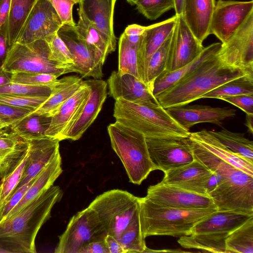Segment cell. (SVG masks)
<instances>
[{
    "mask_svg": "<svg viewBox=\"0 0 253 253\" xmlns=\"http://www.w3.org/2000/svg\"><path fill=\"white\" fill-rule=\"evenodd\" d=\"M251 73L253 66L244 65L235 49L222 43L216 53L155 97L166 109L187 105L218 86Z\"/></svg>",
    "mask_w": 253,
    "mask_h": 253,
    "instance_id": "cell-1",
    "label": "cell"
},
{
    "mask_svg": "<svg viewBox=\"0 0 253 253\" xmlns=\"http://www.w3.org/2000/svg\"><path fill=\"white\" fill-rule=\"evenodd\" d=\"M188 139L194 159L215 177V185L208 195L217 210L253 214V176L219 158L193 139Z\"/></svg>",
    "mask_w": 253,
    "mask_h": 253,
    "instance_id": "cell-2",
    "label": "cell"
},
{
    "mask_svg": "<svg viewBox=\"0 0 253 253\" xmlns=\"http://www.w3.org/2000/svg\"><path fill=\"white\" fill-rule=\"evenodd\" d=\"M58 186L52 185L25 206L13 217L0 222V248L8 253H36L35 239L62 198Z\"/></svg>",
    "mask_w": 253,
    "mask_h": 253,
    "instance_id": "cell-3",
    "label": "cell"
},
{
    "mask_svg": "<svg viewBox=\"0 0 253 253\" xmlns=\"http://www.w3.org/2000/svg\"><path fill=\"white\" fill-rule=\"evenodd\" d=\"M116 121L143 134L146 138L188 137L190 132L181 126L161 105L137 104L115 100Z\"/></svg>",
    "mask_w": 253,
    "mask_h": 253,
    "instance_id": "cell-4",
    "label": "cell"
},
{
    "mask_svg": "<svg viewBox=\"0 0 253 253\" xmlns=\"http://www.w3.org/2000/svg\"><path fill=\"white\" fill-rule=\"evenodd\" d=\"M216 209L186 210L155 204L139 198V218L145 238L153 235H189L195 225Z\"/></svg>",
    "mask_w": 253,
    "mask_h": 253,
    "instance_id": "cell-5",
    "label": "cell"
},
{
    "mask_svg": "<svg viewBox=\"0 0 253 253\" xmlns=\"http://www.w3.org/2000/svg\"><path fill=\"white\" fill-rule=\"evenodd\" d=\"M252 216L233 211H215L197 223L190 235L180 237L178 243L184 248L227 253L228 236Z\"/></svg>",
    "mask_w": 253,
    "mask_h": 253,
    "instance_id": "cell-6",
    "label": "cell"
},
{
    "mask_svg": "<svg viewBox=\"0 0 253 253\" xmlns=\"http://www.w3.org/2000/svg\"><path fill=\"white\" fill-rule=\"evenodd\" d=\"M111 146L121 160L129 182L140 185L157 170L152 162L146 137L140 132L118 122L107 127Z\"/></svg>",
    "mask_w": 253,
    "mask_h": 253,
    "instance_id": "cell-7",
    "label": "cell"
},
{
    "mask_svg": "<svg viewBox=\"0 0 253 253\" xmlns=\"http://www.w3.org/2000/svg\"><path fill=\"white\" fill-rule=\"evenodd\" d=\"M88 207L96 213L106 234L118 241L129 224L139 216V198L120 189L103 193Z\"/></svg>",
    "mask_w": 253,
    "mask_h": 253,
    "instance_id": "cell-8",
    "label": "cell"
},
{
    "mask_svg": "<svg viewBox=\"0 0 253 253\" xmlns=\"http://www.w3.org/2000/svg\"><path fill=\"white\" fill-rule=\"evenodd\" d=\"M2 68L9 74L35 72L53 74L59 77L69 73L50 59V49L44 40L27 44L13 43L9 46Z\"/></svg>",
    "mask_w": 253,
    "mask_h": 253,
    "instance_id": "cell-9",
    "label": "cell"
},
{
    "mask_svg": "<svg viewBox=\"0 0 253 253\" xmlns=\"http://www.w3.org/2000/svg\"><path fill=\"white\" fill-rule=\"evenodd\" d=\"M106 235L96 213L88 206L71 218L54 253H79L88 243L104 240Z\"/></svg>",
    "mask_w": 253,
    "mask_h": 253,
    "instance_id": "cell-10",
    "label": "cell"
},
{
    "mask_svg": "<svg viewBox=\"0 0 253 253\" xmlns=\"http://www.w3.org/2000/svg\"><path fill=\"white\" fill-rule=\"evenodd\" d=\"M150 159L157 170H167L194 160L188 137L146 138Z\"/></svg>",
    "mask_w": 253,
    "mask_h": 253,
    "instance_id": "cell-11",
    "label": "cell"
},
{
    "mask_svg": "<svg viewBox=\"0 0 253 253\" xmlns=\"http://www.w3.org/2000/svg\"><path fill=\"white\" fill-rule=\"evenodd\" d=\"M253 13V0H218L215 3L210 27L221 43L227 42Z\"/></svg>",
    "mask_w": 253,
    "mask_h": 253,
    "instance_id": "cell-12",
    "label": "cell"
},
{
    "mask_svg": "<svg viewBox=\"0 0 253 253\" xmlns=\"http://www.w3.org/2000/svg\"><path fill=\"white\" fill-rule=\"evenodd\" d=\"M160 184L175 186L190 192L209 196L215 186L214 173L205 165L195 160L182 166L169 169Z\"/></svg>",
    "mask_w": 253,
    "mask_h": 253,
    "instance_id": "cell-13",
    "label": "cell"
},
{
    "mask_svg": "<svg viewBox=\"0 0 253 253\" xmlns=\"http://www.w3.org/2000/svg\"><path fill=\"white\" fill-rule=\"evenodd\" d=\"M62 22L49 0H39L27 17L15 42L27 44L55 33Z\"/></svg>",
    "mask_w": 253,
    "mask_h": 253,
    "instance_id": "cell-14",
    "label": "cell"
},
{
    "mask_svg": "<svg viewBox=\"0 0 253 253\" xmlns=\"http://www.w3.org/2000/svg\"><path fill=\"white\" fill-rule=\"evenodd\" d=\"M76 26L63 25L57 32L69 49L75 65L71 72L79 73L83 77H91L101 79L103 76L104 62L86 45L78 36Z\"/></svg>",
    "mask_w": 253,
    "mask_h": 253,
    "instance_id": "cell-15",
    "label": "cell"
},
{
    "mask_svg": "<svg viewBox=\"0 0 253 253\" xmlns=\"http://www.w3.org/2000/svg\"><path fill=\"white\" fill-rule=\"evenodd\" d=\"M145 197L155 204L173 208L217 210L212 199L209 196L160 183L150 186Z\"/></svg>",
    "mask_w": 253,
    "mask_h": 253,
    "instance_id": "cell-16",
    "label": "cell"
},
{
    "mask_svg": "<svg viewBox=\"0 0 253 253\" xmlns=\"http://www.w3.org/2000/svg\"><path fill=\"white\" fill-rule=\"evenodd\" d=\"M204 47L195 37L182 15L177 16L169 45L165 71L180 68L194 60Z\"/></svg>",
    "mask_w": 253,
    "mask_h": 253,
    "instance_id": "cell-17",
    "label": "cell"
},
{
    "mask_svg": "<svg viewBox=\"0 0 253 253\" xmlns=\"http://www.w3.org/2000/svg\"><path fill=\"white\" fill-rule=\"evenodd\" d=\"M84 82L89 87V96L76 121L64 135L63 140H79L94 122L107 98L106 82L93 79Z\"/></svg>",
    "mask_w": 253,
    "mask_h": 253,
    "instance_id": "cell-18",
    "label": "cell"
},
{
    "mask_svg": "<svg viewBox=\"0 0 253 253\" xmlns=\"http://www.w3.org/2000/svg\"><path fill=\"white\" fill-rule=\"evenodd\" d=\"M109 94L115 100H125L141 104L160 105L152 91L141 81L129 74H120L113 71L107 82Z\"/></svg>",
    "mask_w": 253,
    "mask_h": 253,
    "instance_id": "cell-19",
    "label": "cell"
},
{
    "mask_svg": "<svg viewBox=\"0 0 253 253\" xmlns=\"http://www.w3.org/2000/svg\"><path fill=\"white\" fill-rule=\"evenodd\" d=\"M177 19V16L175 15L165 21L147 26L141 36L137 50V67L139 79L145 84L149 59L173 31Z\"/></svg>",
    "mask_w": 253,
    "mask_h": 253,
    "instance_id": "cell-20",
    "label": "cell"
},
{
    "mask_svg": "<svg viewBox=\"0 0 253 253\" xmlns=\"http://www.w3.org/2000/svg\"><path fill=\"white\" fill-rule=\"evenodd\" d=\"M27 140L29 148L21 177L14 189L7 198L36 177L59 151V141L58 140L48 137Z\"/></svg>",
    "mask_w": 253,
    "mask_h": 253,
    "instance_id": "cell-21",
    "label": "cell"
},
{
    "mask_svg": "<svg viewBox=\"0 0 253 253\" xmlns=\"http://www.w3.org/2000/svg\"><path fill=\"white\" fill-rule=\"evenodd\" d=\"M89 92V87L84 81L81 88L51 116L50 123L45 133L47 137L58 141L63 140L64 135L79 116Z\"/></svg>",
    "mask_w": 253,
    "mask_h": 253,
    "instance_id": "cell-22",
    "label": "cell"
},
{
    "mask_svg": "<svg viewBox=\"0 0 253 253\" xmlns=\"http://www.w3.org/2000/svg\"><path fill=\"white\" fill-rule=\"evenodd\" d=\"M173 118L188 130L197 124L210 123L221 126L222 121L236 116V110L228 107L195 105L167 109Z\"/></svg>",
    "mask_w": 253,
    "mask_h": 253,
    "instance_id": "cell-23",
    "label": "cell"
},
{
    "mask_svg": "<svg viewBox=\"0 0 253 253\" xmlns=\"http://www.w3.org/2000/svg\"><path fill=\"white\" fill-rule=\"evenodd\" d=\"M117 0H81L79 8L93 22L115 51L116 37L114 31V11Z\"/></svg>",
    "mask_w": 253,
    "mask_h": 253,
    "instance_id": "cell-24",
    "label": "cell"
},
{
    "mask_svg": "<svg viewBox=\"0 0 253 253\" xmlns=\"http://www.w3.org/2000/svg\"><path fill=\"white\" fill-rule=\"evenodd\" d=\"M214 0H184L182 16L197 40L203 43L210 35Z\"/></svg>",
    "mask_w": 253,
    "mask_h": 253,
    "instance_id": "cell-25",
    "label": "cell"
},
{
    "mask_svg": "<svg viewBox=\"0 0 253 253\" xmlns=\"http://www.w3.org/2000/svg\"><path fill=\"white\" fill-rule=\"evenodd\" d=\"M61 161L59 151L37 176L21 200L4 220L13 217L25 206L53 185L54 182L62 172Z\"/></svg>",
    "mask_w": 253,
    "mask_h": 253,
    "instance_id": "cell-26",
    "label": "cell"
},
{
    "mask_svg": "<svg viewBox=\"0 0 253 253\" xmlns=\"http://www.w3.org/2000/svg\"><path fill=\"white\" fill-rule=\"evenodd\" d=\"M188 136L219 158L253 176V163L230 150L220 142L210 130L204 129L190 132Z\"/></svg>",
    "mask_w": 253,
    "mask_h": 253,
    "instance_id": "cell-27",
    "label": "cell"
},
{
    "mask_svg": "<svg viewBox=\"0 0 253 253\" xmlns=\"http://www.w3.org/2000/svg\"><path fill=\"white\" fill-rule=\"evenodd\" d=\"M83 82L82 78L77 75H71L57 80L51 86L50 95L34 112L52 116L63 103L81 88Z\"/></svg>",
    "mask_w": 253,
    "mask_h": 253,
    "instance_id": "cell-28",
    "label": "cell"
},
{
    "mask_svg": "<svg viewBox=\"0 0 253 253\" xmlns=\"http://www.w3.org/2000/svg\"><path fill=\"white\" fill-rule=\"evenodd\" d=\"M79 19L75 28L79 37L104 63L107 56L114 50L96 25L80 8Z\"/></svg>",
    "mask_w": 253,
    "mask_h": 253,
    "instance_id": "cell-29",
    "label": "cell"
},
{
    "mask_svg": "<svg viewBox=\"0 0 253 253\" xmlns=\"http://www.w3.org/2000/svg\"><path fill=\"white\" fill-rule=\"evenodd\" d=\"M221 42L213 43L204 47L202 52L192 62L172 71H163L155 80L152 93L155 97L187 75L199 63L216 53L221 48Z\"/></svg>",
    "mask_w": 253,
    "mask_h": 253,
    "instance_id": "cell-30",
    "label": "cell"
},
{
    "mask_svg": "<svg viewBox=\"0 0 253 253\" xmlns=\"http://www.w3.org/2000/svg\"><path fill=\"white\" fill-rule=\"evenodd\" d=\"M51 119V116L47 115L32 112L9 127L20 137L26 140L47 137L45 133Z\"/></svg>",
    "mask_w": 253,
    "mask_h": 253,
    "instance_id": "cell-31",
    "label": "cell"
},
{
    "mask_svg": "<svg viewBox=\"0 0 253 253\" xmlns=\"http://www.w3.org/2000/svg\"><path fill=\"white\" fill-rule=\"evenodd\" d=\"M225 43L239 52L244 65L253 66V13Z\"/></svg>",
    "mask_w": 253,
    "mask_h": 253,
    "instance_id": "cell-32",
    "label": "cell"
},
{
    "mask_svg": "<svg viewBox=\"0 0 253 253\" xmlns=\"http://www.w3.org/2000/svg\"><path fill=\"white\" fill-rule=\"evenodd\" d=\"M39 0H11L7 21L9 46L14 43L27 17Z\"/></svg>",
    "mask_w": 253,
    "mask_h": 253,
    "instance_id": "cell-33",
    "label": "cell"
},
{
    "mask_svg": "<svg viewBox=\"0 0 253 253\" xmlns=\"http://www.w3.org/2000/svg\"><path fill=\"white\" fill-rule=\"evenodd\" d=\"M225 248L227 253H253V216L228 236Z\"/></svg>",
    "mask_w": 253,
    "mask_h": 253,
    "instance_id": "cell-34",
    "label": "cell"
},
{
    "mask_svg": "<svg viewBox=\"0 0 253 253\" xmlns=\"http://www.w3.org/2000/svg\"><path fill=\"white\" fill-rule=\"evenodd\" d=\"M242 94H253V73L227 82L205 94L202 98L221 99Z\"/></svg>",
    "mask_w": 253,
    "mask_h": 253,
    "instance_id": "cell-35",
    "label": "cell"
},
{
    "mask_svg": "<svg viewBox=\"0 0 253 253\" xmlns=\"http://www.w3.org/2000/svg\"><path fill=\"white\" fill-rule=\"evenodd\" d=\"M211 132L230 150L253 163V142L245 136V133L234 132L223 128Z\"/></svg>",
    "mask_w": 253,
    "mask_h": 253,
    "instance_id": "cell-36",
    "label": "cell"
},
{
    "mask_svg": "<svg viewBox=\"0 0 253 253\" xmlns=\"http://www.w3.org/2000/svg\"><path fill=\"white\" fill-rule=\"evenodd\" d=\"M140 41L134 42L129 40L124 33L121 35L119 41L118 72L120 74H131L139 79L137 50Z\"/></svg>",
    "mask_w": 253,
    "mask_h": 253,
    "instance_id": "cell-37",
    "label": "cell"
},
{
    "mask_svg": "<svg viewBox=\"0 0 253 253\" xmlns=\"http://www.w3.org/2000/svg\"><path fill=\"white\" fill-rule=\"evenodd\" d=\"M141 231L139 216L133 220L121 234L119 241L126 253H144L147 248Z\"/></svg>",
    "mask_w": 253,
    "mask_h": 253,
    "instance_id": "cell-38",
    "label": "cell"
},
{
    "mask_svg": "<svg viewBox=\"0 0 253 253\" xmlns=\"http://www.w3.org/2000/svg\"><path fill=\"white\" fill-rule=\"evenodd\" d=\"M173 31L149 59L147 68L146 84L152 92L155 80L165 70Z\"/></svg>",
    "mask_w": 253,
    "mask_h": 253,
    "instance_id": "cell-39",
    "label": "cell"
},
{
    "mask_svg": "<svg viewBox=\"0 0 253 253\" xmlns=\"http://www.w3.org/2000/svg\"><path fill=\"white\" fill-rule=\"evenodd\" d=\"M44 40L47 42L50 49V59L71 73V69L75 65L73 57L57 33L47 37Z\"/></svg>",
    "mask_w": 253,
    "mask_h": 253,
    "instance_id": "cell-40",
    "label": "cell"
},
{
    "mask_svg": "<svg viewBox=\"0 0 253 253\" xmlns=\"http://www.w3.org/2000/svg\"><path fill=\"white\" fill-rule=\"evenodd\" d=\"M51 86H38L10 82L0 86V94L27 97H48Z\"/></svg>",
    "mask_w": 253,
    "mask_h": 253,
    "instance_id": "cell-41",
    "label": "cell"
},
{
    "mask_svg": "<svg viewBox=\"0 0 253 253\" xmlns=\"http://www.w3.org/2000/svg\"><path fill=\"white\" fill-rule=\"evenodd\" d=\"M135 5L140 13L151 20L174 7V0H138Z\"/></svg>",
    "mask_w": 253,
    "mask_h": 253,
    "instance_id": "cell-42",
    "label": "cell"
},
{
    "mask_svg": "<svg viewBox=\"0 0 253 253\" xmlns=\"http://www.w3.org/2000/svg\"><path fill=\"white\" fill-rule=\"evenodd\" d=\"M10 75L11 82L38 86H51L58 80V76L49 73L17 72Z\"/></svg>",
    "mask_w": 253,
    "mask_h": 253,
    "instance_id": "cell-43",
    "label": "cell"
},
{
    "mask_svg": "<svg viewBox=\"0 0 253 253\" xmlns=\"http://www.w3.org/2000/svg\"><path fill=\"white\" fill-rule=\"evenodd\" d=\"M48 97H27L0 94V102L25 108L33 112L37 109Z\"/></svg>",
    "mask_w": 253,
    "mask_h": 253,
    "instance_id": "cell-44",
    "label": "cell"
},
{
    "mask_svg": "<svg viewBox=\"0 0 253 253\" xmlns=\"http://www.w3.org/2000/svg\"><path fill=\"white\" fill-rule=\"evenodd\" d=\"M32 111L0 102V123L10 126Z\"/></svg>",
    "mask_w": 253,
    "mask_h": 253,
    "instance_id": "cell-45",
    "label": "cell"
},
{
    "mask_svg": "<svg viewBox=\"0 0 253 253\" xmlns=\"http://www.w3.org/2000/svg\"><path fill=\"white\" fill-rule=\"evenodd\" d=\"M9 128V126H7L0 129V162L14 149L21 138Z\"/></svg>",
    "mask_w": 253,
    "mask_h": 253,
    "instance_id": "cell-46",
    "label": "cell"
},
{
    "mask_svg": "<svg viewBox=\"0 0 253 253\" xmlns=\"http://www.w3.org/2000/svg\"><path fill=\"white\" fill-rule=\"evenodd\" d=\"M58 15L62 25L76 26L73 8L76 3L72 0H49Z\"/></svg>",
    "mask_w": 253,
    "mask_h": 253,
    "instance_id": "cell-47",
    "label": "cell"
},
{
    "mask_svg": "<svg viewBox=\"0 0 253 253\" xmlns=\"http://www.w3.org/2000/svg\"><path fill=\"white\" fill-rule=\"evenodd\" d=\"M36 177L19 188L3 202L0 208V222L6 217L9 212L18 204Z\"/></svg>",
    "mask_w": 253,
    "mask_h": 253,
    "instance_id": "cell-48",
    "label": "cell"
},
{
    "mask_svg": "<svg viewBox=\"0 0 253 253\" xmlns=\"http://www.w3.org/2000/svg\"><path fill=\"white\" fill-rule=\"evenodd\" d=\"M221 100L237 107L246 114H253V94H242L225 97Z\"/></svg>",
    "mask_w": 253,
    "mask_h": 253,
    "instance_id": "cell-49",
    "label": "cell"
},
{
    "mask_svg": "<svg viewBox=\"0 0 253 253\" xmlns=\"http://www.w3.org/2000/svg\"><path fill=\"white\" fill-rule=\"evenodd\" d=\"M79 253H109L104 239L91 241L83 246Z\"/></svg>",
    "mask_w": 253,
    "mask_h": 253,
    "instance_id": "cell-50",
    "label": "cell"
},
{
    "mask_svg": "<svg viewBox=\"0 0 253 253\" xmlns=\"http://www.w3.org/2000/svg\"><path fill=\"white\" fill-rule=\"evenodd\" d=\"M9 49L7 37V22L0 27V67L6 58Z\"/></svg>",
    "mask_w": 253,
    "mask_h": 253,
    "instance_id": "cell-51",
    "label": "cell"
},
{
    "mask_svg": "<svg viewBox=\"0 0 253 253\" xmlns=\"http://www.w3.org/2000/svg\"><path fill=\"white\" fill-rule=\"evenodd\" d=\"M104 241L109 253H126L120 242L112 235H106Z\"/></svg>",
    "mask_w": 253,
    "mask_h": 253,
    "instance_id": "cell-52",
    "label": "cell"
},
{
    "mask_svg": "<svg viewBox=\"0 0 253 253\" xmlns=\"http://www.w3.org/2000/svg\"><path fill=\"white\" fill-rule=\"evenodd\" d=\"M11 0H0V27L4 25L7 21Z\"/></svg>",
    "mask_w": 253,
    "mask_h": 253,
    "instance_id": "cell-53",
    "label": "cell"
},
{
    "mask_svg": "<svg viewBox=\"0 0 253 253\" xmlns=\"http://www.w3.org/2000/svg\"><path fill=\"white\" fill-rule=\"evenodd\" d=\"M146 27L136 24L127 26L124 33L127 36H140L143 34Z\"/></svg>",
    "mask_w": 253,
    "mask_h": 253,
    "instance_id": "cell-54",
    "label": "cell"
},
{
    "mask_svg": "<svg viewBox=\"0 0 253 253\" xmlns=\"http://www.w3.org/2000/svg\"><path fill=\"white\" fill-rule=\"evenodd\" d=\"M4 71L2 67H0V86L11 82L10 76Z\"/></svg>",
    "mask_w": 253,
    "mask_h": 253,
    "instance_id": "cell-55",
    "label": "cell"
},
{
    "mask_svg": "<svg viewBox=\"0 0 253 253\" xmlns=\"http://www.w3.org/2000/svg\"><path fill=\"white\" fill-rule=\"evenodd\" d=\"M245 125L249 132L253 134V114H246Z\"/></svg>",
    "mask_w": 253,
    "mask_h": 253,
    "instance_id": "cell-56",
    "label": "cell"
},
{
    "mask_svg": "<svg viewBox=\"0 0 253 253\" xmlns=\"http://www.w3.org/2000/svg\"><path fill=\"white\" fill-rule=\"evenodd\" d=\"M184 0H174L175 15L180 16L182 15Z\"/></svg>",
    "mask_w": 253,
    "mask_h": 253,
    "instance_id": "cell-57",
    "label": "cell"
},
{
    "mask_svg": "<svg viewBox=\"0 0 253 253\" xmlns=\"http://www.w3.org/2000/svg\"><path fill=\"white\" fill-rule=\"evenodd\" d=\"M131 5H135L138 0H126Z\"/></svg>",
    "mask_w": 253,
    "mask_h": 253,
    "instance_id": "cell-58",
    "label": "cell"
},
{
    "mask_svg": "<svg viewBox=\"0 0 253 253\" xmlns=\"http://www.w3.org/2000/svg\"><path fill=\"white\" fill-rule=\"evenodd\" d=\"M0 253H8L7 251L0 248Z\"/></svg>",
    "mask_w": 253,
    "mask_h": 253,
    "instance_id": "cell-59",
    "label": "cell"
},
{
    "mask_svg": "<svg viewBox=\"0 0 253 253\" xmlns=\"http://www.w3.org/2000/svg\"><path fill=\"white\" fill-rule=\"evenodd\" d=\"M7 126H8L3 125V124H0V129L1 128H3L4 127Z\"/></svg>",
    "mask_w": 253,
    "mask_h": 253,
    "instance_id": "cell-60",
    "label": "cell"
},
{
    "mask_svg": "<svg viewBox=\"0 0 253 253\" xmlns=\"http://www.w3.org/2000/svg\"><path fill=\"white\" fill-rule=\"evenodd\" d=\"M72 0L74 1L76 3H79L81 1V0Z\"/></svg>",
    "mask_w": 253,
    "mask_h": 253,
    "instance_id": "cell-61",
    "label": "cell"
},
{
    "mask_svg": "<svg viewBox=\"0 0 253 253\" xmlns=\"http://www.w3.org/2000/svg\"><path fill=\"white\" fill-rule=\"evenodd\" d=\"M0 124H1L0 123Z\"/></svg>",
    "mask_w": 253,
    "mask_h": 253,
    "instance_id": "cell-62",
    "label": "cell"
}]
</instances>
